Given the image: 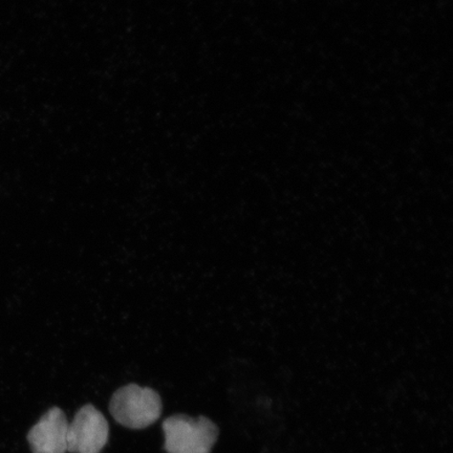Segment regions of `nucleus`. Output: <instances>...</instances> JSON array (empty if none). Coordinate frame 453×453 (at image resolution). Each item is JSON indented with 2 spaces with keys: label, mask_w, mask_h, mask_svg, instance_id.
<instances>
[{
  "label": "nucleus",
  "mask_w": 453,
  "mask_h": 453,
  "mask_svg": "<svg viewBox=\"0 0 453 453\" xmlns=\"http://www.w3.org/2000/svg\"><path fill=\"white\" fill-rule=\"evenodd\" d=\"M110 411L122 426L143 429L156 423L161 417V396L150 388L128 384L112 395Z\"/></svg>",
  "instance_id": "f257e3e1"
},
{
  "label": "nucleus",
  "mask_w": 453,
  "mask_h": 453,
  "mask_svg": "<svg viewBox=\"0 0 453 453\" xmlns=\"http://www.w3.org/2000/svg\"><path fill=\"white\" fill-rule=\"evenodd\" d=\"M162 427L168 453H211L219 437L217 425L206 417L175 415L166 418Z\"/></svg>",
  "instance_id": "f03ea898"
},
{
  "label": "nucleus",
  "mask_w": 453,
  "mask_h": 453,
  "mask_svg": "<svg viewBox=\"0 0 453 453\" xmlns=\"http://www.w3.org/2000/svg\"><path fill=\"white\" fill-rule=\"evenodd\" d=\"M109 435V423L104 413L93 405H84L69 424L67 451L100 453L107 444Z\"/></svg>",
  "instance_id": "7ed1b4c3"
},
{
  "label": "nucleus",
  "mask_w": 453,
  "mask_h": 453,
  "mask_svg": "<svg viewBox=\"0 0 453 453\" xmlns=\"http://www.w3.org/2000/svg\"><path fill=\"white\" fill-rule=\"evenodd\" d=\"M69 424L58 407L45 412L27 434L32 453H66Z\"/></svg>",
  "instance_id": "20e7f679"
}]
</instances>
